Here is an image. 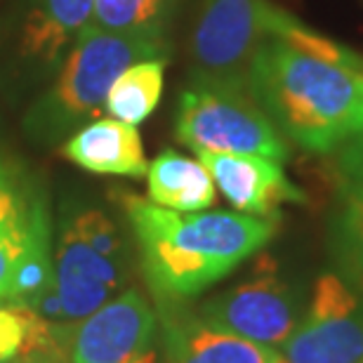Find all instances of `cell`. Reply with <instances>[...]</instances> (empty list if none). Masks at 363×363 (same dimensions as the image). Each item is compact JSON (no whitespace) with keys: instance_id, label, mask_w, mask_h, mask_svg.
<instances>
[{"instance_id":"obj_18","label":"cell","mask_w":363,"mask_h":363,"mask_svg":"<svg viewBox=\"0 0 363 363\" xmlns=\"http://www.w3.org/2000/svg\"><path fill=\"white\" fill-rule=\"evenodd\" d=\"M33 314L26 304H0V363H10L24 352Z\"/></svg>"},{"instance_id":"obj_6","label":"cell","mask_w":363,"mask_h":363,"mask_svg":"<svg viewBox=\"0 0 363 363\" xmlns=\"http://www.w3.org/2000/svg\"><path fill=\"white\" fill-rule=\"evenodd\" d=\"M175 135L196 154H252L288 161L290 142L250 92L189 83L175 108Z\"/></svg>"},{"instance_id":"obj_13","label":"cell","mask_w":363,"mask_h":363,"mask_svg":"<svg viewBox=\"0 0 363 363\" xmlns=\"http://www.w3.org/2000/svg\"><path fill=\"white\" fill-rule=\"evenodd\" d=\"M94 0H33L24 21V55L35 64H57L92 26Z\"/></svg>"},{"instance_id":"obj_10","label":"cell","mask_w":363,"mask_h":363,"mask_svg":"<svg viewBox=\"0 0 363 363\" xmlns=\"http://www.w3.org/2000/svg\"><path fill=\"white\" fill-rule=\"evenodd\" d=\"M199 161L236 213L279 217L283 203H307V194L288 179L279 161L252 154H199Z\"/></svg>"},{"instance_id":"obj_4","label":"cell","mask_w":363,"mask_h":363,"mask_svg":"<svg viewBox=\"0 0 363 363\" xmlns=\"http://www.w3.org/2000/svg\"><path fill=\"white\" fill-rule=\"evenodd\" d=\"M297 21L274 0H201L189 38L191 83L250 92L257 50Z\"/></svg>"},{"instance_id":"obj_20","label":"cell","mask_w":363,"mask_h":363,"mask_svg":"<svg viewBox=\"0 0 363 363\" xmlns=\"http://www.w3.org/2000/svg\"><path fill=\"white\" fill-rule=\"evenodd\" d=\"M26 234L28 222L24 227H0V304L12 302L14 274H17L21 255H24Z\"/></svg>"},{"instance_id":"obj_2","label":"cell","mask_w":363,"mask_h":363,"mask_svg":"<svg viewBox=\"0 0 363 363\" xmlns=\"http://www.w3.org/2000/svg\"><path fill=\"white\" fill-rule=\"evenodd\" d=\"M118 201L158 300L196 297L262 250L279 229V217L224 210L177 213L128 191L118 194Z\"/></svg>"},{"instance_id":"obj_7","label":"cell","mask_w":363,"mask_h":363,"mask_svg":"<svg viewBox=\"0 0 363 363\" xmlns=\"http://www.w3.org/2000/svg\"><path fill=\"white\" fill-rule=\"evenodd\" d=\"M283 363H361L363 293L340 274H321L309 307L281 352Z\"/></svg>"},{"instance_id":"obj_8","label":"cell","mask_w":363,"mask_h":363,"mask_svg":"<svg viewBox=\"0 0 363 363\" xmlns=\"http://www.w3.org/2000/svg\"><path fill=\"white\" fill-rule=\"evenodd\" d=\"M196 314L215 328L267 347L286 342L302 318L300 295L269 259L250 279L206 300Z\"/></svg>"},{"instance_id":"obj_16","label":"cell","mask_w":363,"mask_h":363,"mask_svg":"<svg viewBox=\"0 0 363 363\" xmlns=\"http://www.w3.org/2000/svg\"><path fill=\"white\" fill-rule=\"evenodd\" d=\"M165 64H168V57H154V60H142L128 67L108 90L104 111L111 118L130 123V125H140L147 121L163 97Z\"/></svg>"},{"instance_id":"obj_12","label":"cell","mask_w":363,"mask_h":363,"mask_svg":"<svg viewBox=\"0 0 363 363\" xmlns=\"http://www.w3.org/2000/svg\"><path fill=\"white\" fill-rule=\"evenodd\" d=\"M62 154L67 161L92 175L137 179L147 175L149 168L137 125L116 121L111 116L78 128V133L64 142Z\"/></svg>"},{"instance_id":"obj_19","label":"cell","mask_w":363,"mask_h":363,"mask_svg":"<svg viewBox=\"0 0 363 363\" xmlns=\"http://www.w3.org/2000/svg\"><path fill=\"white\" fill-rule=\"evenodd\" d=\"M35 199H28L10 165L0 161V227H24Z\"/></svg>"},{"instance_id":"obj_11","label":"cell","mask_w":363,"mask_h":363,"mask_svg":"<svg viewBox=\"0 0 363 363\" xmlns=\"http://www.w3.org/2000/svg\"><path fill=\"white\" fill-rule=\"evenodd\" d=\"M161 302L163 363H283L274 347L257 345L206 323L182 309V300Z\"/></svg>"},{"instance_id":"obj_14","label":"cell","mask_w":363,"mask_h":363,"mask_svg":"<svg viewBox=\"0 0 363 363\" xmlns=\"http://www.w3.org/2000/svg\"><path fill=\"white\" fill-rule=\"evenodd\" d=\"M149 201L177 213H201L215 206V182L206 165L172 149L161 151L147 168Z\"/></svg>"},{"instance_id":"obj_5","label":"cell","mask_w":363,"mask_h":363,"mask_svg":"<svg viewBox=\"0 0 363 363\" xmlns=\"http://www.w3.org/2000/svg\"><path fill=\"white\" fill-rule=\"evenodd\" d=\"M130 279V257L116 222L101 208H69L55 245V293L64 321L76 325Z\"/></svg>"},{"instance_id":"obj_15","label":"cell","mask_w":363,"mask_h":363,"mask_svg":"<svg viewBox=\"0 0 363 363\" xmlns=\"http://www.w3.org/2000/svg\"><path fill=\"white\" fill-rule=\"evenodd\" d=\"M328 248L345 279L363 286V182H340L328 217Z\"/></svg>"},{"instance_id":"obj_9","label":"cell","mask_w":363,"mask_h":363,"mask_svg":"<svg viewBox=\"0 0 363 363\" xmlns=\"http://www.w3.org/2000/svg\"><path fill=\"white\" fill-rule=\"evenodd\" d=\"M158 318L137 288L94 309L71 328V363H158Z\"/></svg>"},{"instance_id":"obj_17","label":"cell","mask_w":363,"mask_h":363,"mask_svg":"<svg viewBox=\"0 0 363 363\" xmlns=\"http://www.w3.org/2000/svg\"><path fill=\"white\" fill-rule=\"evenodd\" d=\"M175 0H94L92 26L111 33L163 38Z\"/></svg>"},{"instance_id":"obj_1","label":"cell","mask_w":363,"mask_h":363,"mask_svg":"<svg viewBox=\"0 0 363 363\" xmlns=\"http://www.w3.org/2000/svg\"><path fill=\"white\" fill-rule=\"evenodd\" d=\"M250 94L288 142L335 154L363 130V57L297 21L257 50Z\"/></svg>"},{"instance_id":"obj_22","label":"cell","mask_w":363,"mask_h":363,"mask_svg":"<svg viewBox=\"0 0 363 363\" xmlns=\"http://www.w3.org/2000/svg\"><path fill=\"white\" fill-rule=\"evenodd\" d=\"M10 363H71L69 345H48L38 347V350H28Z\"/></svg>"},{"instance_id":"obj_21","label":"cell","mask_w":363,"mask_h":363,"mask_svg":"<svg viewBox=\"0 0 363 363\" xmlns=\"http://www.w3.org/2000/svg\"><path fill=\"white\" fill-rule=\"evenodd\" d=\"M335 170L342 182H363V130L335 151Z\"/></svg>"},{"instance_id":"obj_3","label":"cell","mask_w":363,"mask_h":363,"mask_svg":"<svg viewBox=\"0 0 363 363\" xmlns=\"http://www.w3.org/2000/svg\"><path fill=\"white\" fill-rule=\"evenodd\" d=\"M168 55V43L158 35L111 33L90 26L64 55L52 88L28 113V130L38 137H60L104 111L106 94L128 67Z\"/></svg>"}]
</instances>
